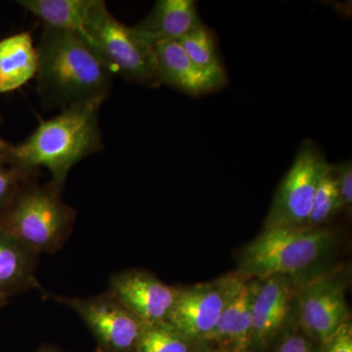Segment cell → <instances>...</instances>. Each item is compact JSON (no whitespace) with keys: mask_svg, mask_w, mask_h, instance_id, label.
I'll return each instance as SVG.
<instances>
[{"mask_svg":"<svg viewBox=\"0 0 352 352\" xmlns=\"http://www.w3.org/2000/svg\"><path fill=\"white\" fill-rule=\"evenodd\" d=\"M339 194L342 210L351 212L352 207V166L351 161L331 166Z\"/></svg>","mask_w":352,"mask_h":352,"instance_id":"obj_23","label":"cell"},{"mask_svg":"<svg viewBox=\"0 0 352 352\" xmlns=\"http://www.w3.org/2000/svg\"><path fill=\"white\" fill-rule=\"evenodd\" d=\"M36 352H63L59 351V349H55V347L50 346H41V349H38Z\"/></svg>","mask_w":352,"mask_h":352,"instance_id":"obj_25","label":"cell"},{"mask_svg":"<svg viewBox=\"0 0 352 352\" xmlns=\"http://www.w3.org/2000/svg\"><path fill=\"white\" fill-rule=\"evenodd\" d=\"M340 210H342V206H340L339 194H338L335 178L330 166L319 182L307 227L309 228L325 227V224Z\"/></svg>","mask_w":352,"mask_h":352,"instance_id":"obj_20","label":"cell"},{"mask_svg":"<svg viewBox=\"0 0 352 352\" xmlns=\"http://www.w3.org/2000/svg\"><path fill=\"white\" fill-rule=\"evenodd\" d=\"M9 143L6 142V140H3L1 138H0V150H2V151H4V150H6L7 148L9 147Z\"/></svg>","mask_w":352,"mask_h":352,"instance_id":"obj_26","label":"cell"},{"mask_svg":"<svg viewBox=\"0 0 352 352\" xmlns=\"http://www.w3.org/2000/svg\"><path fill=\"white\" fill-rule=\"evenodd\" d=\"M349 270L333 266L300 285L296 293L298 323L321 346L327 344L351 318L346 292Z\"/></svg>","mask_w":352,"mask_h":352,"instance_id":"obj_6","label":"cell"},{"mask_svg":"<svg viewBox=\"0 0 352 352\" xmlns=\"http://www.w3.org/2000/svg\"><path fill=\"white\" fill-rule=\"evenodd\" d=\"M201 24L193 0H159L133 30L143 41L154 46L178 41Z\"/></svg>","mask_w":352,"mask_h":352,"instance_id":"obj_12","label":"cell"},{"mask_svg":"<svg viewBox=\"0 0 352 352\" xmlns=\"http://www.w3.org/2000/svg\"><path fill=\"white\" fill-rule=\"evenodd\" d=\"M109 291L146 324L168 321L179 287L170 286L150 271L132 268L112 274Z\"/></svg>","mask_w":352,"mask_h":352,"instance_id":"obj_11","label":"cell"},{"mask_svg":"<svg viewBox=\"0 0 352 352\" xmlns=\"http://www.w3.org/2000/svg\"><path fill=\"white\" fill-rule=\"evenodd\" d=\"M153 48L160 82L194 96L222 87L192 62L177 41H163L155 44Z\"/></svg>","mask_w":352,"mask_h":352,"instance_id":"obj_13","label":"cell"},{"mask_svg":"<svg viewBox=\"0 0 352 352\" xmlns=\"http://www.w3.org/2000/svg\"><path fill=\"white\" fill-rule=\"evenodd\" d=\"M82 36L111 73L150 87L159 85L154 48L133 28L120 22L107 4L96 0Z\"/></svg>","mask_w":352,"mask_h":352,"instance_id":"obj_5","label":"cell"},{"mask_svg":"<svg viewBox=\"0 0 352 352\" xmlns=\"http://www.w3.org/2000/svg\"><path fill=\"white\" fill-rule=\"evenodd\" d=\"M177 41L198 68L220 85L226 82V72L215 50L214 36L207 27L201 24Z\"/></svg>","mask_w":352,"mask_h":352,"instance_id":"obj_19","label":"cell"},{"mask_svg":"<svg viewBox=\"0 0 352 352\" xmlns=\"http://www.w3.org/2000/svg\"><path fill=\"white\" fill-rule=\"evenodd\" d=\"M36 51L38 89L50 106L107 98L113 74L82 34L44 25Z\"/></svg>","mask_w":352,"mask_h":352,"instance_id":"obj_2","label":"cell"},{"mask_svg":"<svg viewBox=\"0 0 352 352\" xmlns=\"http://www.w3.org/2000/svg\"><path fill=\"white\" fill-rule=\"evenodd\" d=\"M85 322L96 340L99 352H134L146 323L141 321L109 289L92 296H53Z\"/></svg>","mask_w":352,"mask_h":352,"instance_id":"obj_9","label":"cell"},{"mask_svg":"<svg viewBox=\"0 0 352 352\" xmlns=\"http://www.w3.org/2000/svg\"><path fill=\"white\" fill-rule=\"evenodd\" d=\"M102 104V101L75 104L62 109L52 119L41 120L24 141L9 145L4 151L7 162L32 176L39 168H45L50 182L63 189L72 168L103 147L99 126Z\"/></svg>","mask_w":352,"mask_h":352,"instance_id":"obj_1","label":"cell"},{"mask_svg":"<svg viewBox=\"0 0 352 352\" xmlns=\"http://www.w3.org/2000/svg\"><path fill=\"white\" fill-rule=\"evenodd\" d=\"M134 352H212L205 342L190 339L168 321L146 324Z\"/></svg>","mask_w":352,"mask_h":352,"instance_id":"obj_18","label":"cell"},{"mask_svg":"<svg viewBox=\"0 0 352 352\" xmlns=\"http://www.w3.org/2000/svg\"><path fill=\"white\" fill-rule=\"evenodd\" d=\"M96 0H19L45 27L82 34Z\"/></svg>","mask_w":352,"mask_h":352,"instance_id":"obj_17","label":"cell"},{"mask_svg":"<svg viewBox=\"0 0 352 352\" xmlns=\"http://www.w3.org/2000/svg\"><path fill=\"white\" fill-rule=\"evenodd\" d=\"M62 190L50 182L29 180L0 215V229L38 256L59 251L76 217V210L62 198Z\"/></svg>","mask_w":352,"mask_h":352,"instance_id":"obj_4","label":"cell"},{"mask_svg":"<svg viewBox=\"0 0 352 352\" xmlns=\"http://www.w3.org/2000/svg\"><path fill=\"white\" fill-rule=\"evenodd\" d=\"M252 280L249 352H263L274 344L295 315L296 293L302 283L283 275Z\"/></svg>","mask_w":352,"mask_h":352,"instance_id":"obj_10","label":"cell"},{"mask_svg":"<svg viewBox=\"0 0 352 352\" xmlns=\"http://www.w3.org/2000/svg\"><path fill=\"white\" fill-rule=\"evenodd\" d=\"M8 303V298H4V296H0V309L6 307Z\"/></svg>","mask_w":352,"mask_h":352,"instance_id":"obj_27","label":"cell"},{"mask_svg":"<svg viewBox=\"0 0 352 352\" xmlns=\"http://www.w3.org/2000/svg\"><path fill=\"white\" fill-rule=\"evenodd\" d=\"M247 281L236 271L212 281L179 287L170 322L190 339L205 342Z\"/></svg>","mask_w":352,"mask_h":352,"instance_id":"obj_8","label":"cell"},{"mask_svg":"<svg viewBox=\"0 0 352 352\" xmlns=\"http://www.w3.org/2000/svg\"><path fill=\"white\" fill-rule=\"evenodd\" d=\"M272 352H321V346L310 337L294 315L288 326L275 340Z\"/></svg>","mask_w":352,"mask_h":352,"instance_id":"obj_21","label":"cell"},{"mask_svg":"<svg viewBox=\"0 0 352 352\" xmlns=\"http://www.w3.org/2000/svg\"><path fill=\"white\" fill-rule=\"evenodd\" d=\"M340 242L339 234L328 227L263 229L241 248L237 271L247 280L283 275L302 284L333 267L329 261Z\"/></svg>","mask_w":352,"mask_h":352,"instance_id":"obj_3","label":"cell"},{"mask_svg":"<svg viewBox=\"0 0 352 352\" xmlns=\"http://www.w3.org/2000/svg\"><path fill=\"white\" fill-rule=\"evenodd\" d=\"M252 280L229 303L206 342L212 352H249L252 339Z\"/></svg>","mask_w":352,"mask_h":352,"instance_id":"obj_14","label":"cell"},{"mask_svg":"<svg viewBox=\"0 0 352 352\" xmlns=\"http://www.w3.org/2000/svg\"><path fill=\"white\" fill-rule=\"evenodd\" d=\"M38 68V51L29 32L0 41V94L22 87L36 76Z\"/></svg>","mask_w":352,"mask_h":352,"instance_id":"obj_16","label":"cell"},{"mask_svg":"<svg viewBox=\"0 0 352 352\" xmlns=\"http://www.w3.org/2000/svg\"><path fill=\"white\" fill-rule=\"evenodd\" d=\"M321 352H352L351 318L342 325L327 344L321 346Z\"/></svg>","mask_w":352,"mask_h":352,"instance_id":"obj_24","label":"cell"},{"mask_svg":"<svg viewBox=\"0 0 352 352\" xmlns=\"http://www.w3.org/2000/svg\"><path fill=\"white\" fill-rule=\"evenodd\" d=\"M4 151L0 150V215L8 207L21 187L34 178V176L25 175L11 166L4 156Z\"/></svg>","mask_w":352,"mask_h":352,"instance_id":"obj_22","label":"cell"},{"mask_svg":"<svg viewBox=\"0 0 352 352\" xmlns=\"http://www.w3.org/2000/svg\"><path fill=\"white\" fill-rule=\"evenodd\" d=\"M39 256L0 229V296L8 298L41 289Z\"/></svg>","mask_w":352,"mask_h":352,"instance_id":"obj_15","label":"cell"},{"mask_svg":"<svg viewBox=\"0 0 352 352\" xmlns=\"http://www.w3.org/2000/svg\"><path fill=\"white\" fill-rule=\"evenodd\" d=\"M330 166L316 146L303 144L275 194L263 229L307 227L319 182Z\"/></svg>","mask_w":352,"mask_h":352,"instance_id":"obj_7","label":"cell"}]
</instances>
